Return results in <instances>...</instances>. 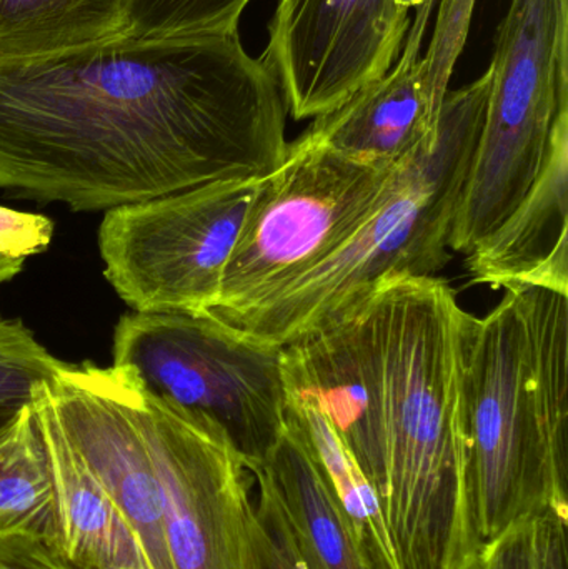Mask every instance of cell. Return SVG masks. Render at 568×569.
Instances as JSON below:
<instances>
[{"label": "cell", "instance_id": "cell-1", "mask_svg": "<svg viewBox=\"0 0 568 569\" xmlns=\"http://www.w3.org/2000/svg\"><path fill=\"white\" fill-rule=\"evenodd\" d=\"M287 103L239 30L0 60V192L99 212L287 156Z\"/></svg>", "mask_w": 568, "mask_h": 569}, {"label": "cell", "instance_id": "cell-2", "mask_svg": "<svg viewBox=\"0 0 568 569\" xmlns=\"http://www.w3.org/2000/svg\"><path fill=\"white\" fill-rule=\"evenodd\" d=\"M379 373L380 508L399 569H474L477 533L460 420L464 308L439 277L363 297Z\"/></svg>", "mask_w": 568, "mask_h": 569}, {"label": "cell", "instance_id": "cell-3", "mask_svg": "<svg viewBox=\"0 0 568 569\" xmlns=\"http://www.w3.org/2000/svg\"><path fill=\"white\" fill-rule=\"evenodd\" d=\"M460 420L480 545L549 510L568 515V293L506 288L464 310Z\"/></svg>", "mask_w": 568, "mask_h": 569}, {"label": "cell", "instance_id": "cell-4", "mask_svg": "<svg viewBox=\"0 0 568 569\" xmlns=\"http://www.w3.org/2000/svg\"><path fill=\"white\" fill-rule=\"evenodd\" d=\"M490 69L447 92L436 132L402 160L379 209L329 257L240 310L212 315L259 343L286 347L380 284L434 277L450 233L489 102Z\"/></svg>", "mask_w": 568, "mask_h": 569}, {"label": "cell", "instance_id": "cell-5", "mask_svg": "<svg viewBox=\"0 0 568 569\" xmlns=\"http://www.w3.org/2000/svg\"><path fill=\"white\" fill-rule=\"evenodd\" d=\"M568 0H512L449 247L469 257L520 209L568 146Z\"/></svg>", "mask_w": 568, "mask_h": 569}, {"label": "cell", "instance_id": "cell-6", "mask_svg": "<svg viewBox=\"0 0 568 569\" xmlns=\"http://www.w3.org/2000/svg\"><path fill=\"white\" fill-rule=\"evenodd\" d=\"M113 365L167 403L223 431L246 465L263 460L287 425L282 347L259 343L210 313L123 315Z\"/></svg>", "mask_w": 568, "mask_h": 569}, {"label": "cell", "instance_id": "cell-7", "mask_svg": "<svg viewBox=\"0 0 568 569\" xmlns=\"http://www.w3.org/2000/svg\"><path fill=\"white\" fill-rule=\"evenodd\" d=\"M399 163L369 162L300 136L263 177L207 313L240 310L339 249L386 199Z\"/></svg>", "mask_w": 568, "mask_h": 569}, {"label": "cell", "instance_id": "cell-8", "mask_svg": "<svg viewBox=\"0 0 568 569\" xmlns=\"http://www.w3.org/2000/svg\"><path fill=\"white\" fill-rule=\"evenodd\" d=\"M262 179L216 180L107 210V282L137 313H207Z\"/></svg>", "mask_w": 568, "mask_h": 569}, {"label": "cell", "instance_id": "cell-9", "mask_svg": "<svg viewBox=\"0 0 568 569\" xmlns=\"http://www.w3.org/2000/svg\"><path fill=\"white\" fill-rule=\"evenodd\" d=\"M132 375L137 418L162 487L173 569H253L246 460L216 425L167 403Z\"/></svg>", "mask_w": 568, "mask_h": 569}, {"label": "cell", "instance_id": "cell-10", "mask_svg": "<svg viewBox=\"0 0 568 569\" xmlns=\"http://www.w3.org/2000/svg\"><path fill=\"white\" fill-rule=\"evenodd\" d=\"M409 26L397 0H279L262 57L290 116L317 119L392 69Z\"/></svg>", "mask_w": 568, "mask_h": 569}, {"label": "cell", "instance_id": "cell-11", "mask_svg": "<svg viewBox=\"0 0 568 569\" xmlns=\"http://www.w3.org/2000/svg\"><path fill=\"white\" fill-rule=\"evenodd\" d=\"M442 102L419 50L403 49L386 76L313 119L302 136L356 159L399 163L434 136Z\"/></svg>", "mask_w": 568, "mask_h": 569}, {"label": "cell", "instance_id": "cell-12", "mask_svg": "<svg viewBox=\"0 0 568 569\" xmlns=\"http://www.w3.org/2000/svg\"><path fill=\"white\" fill-rule=\"evenodd\" d=\"M42 383L32 405L52 478L57 547L82 569H150L136 535L63 433Z\"/></svg>", "mask_w": 568, "mask_h": 569}, {"label": "cell", "instance_id": "cell-13", "mask_svg": "<svg viewBox=\"0 0 568 569\" xmlns=\"http://www.w3.org/2000/svg\"><path fill=\"white\" fill-rule=\"evenodd\" d=\"M247 467L259 468L272 485L307 569H376L289 413L272 450Z\"/></svg>", "mask_w": 568, "mask_h": 569}, {"label": "cell", "instance_id": "cell-14", "mask_svg": "<svg viewBox=\"0 0 568 569\" xmlns=\"http://www.w3.org/2000/svg\"><path fill=\"white\" fill-rule=\"evenodd\" d=\"M130 0H0V60L36 59L123 37Z\"/></svg>", "mask_w": 568, "mask_h": 569}, {"label": "cell", "instance_id": "cell-15", "mask_svg": "<svg viewBox=\"0 0 568 569\" xmlns=\"http://www.w3.org/2000/svg\"><path fill=\"white\" fill-rule=\"evenodd\" d=\"M287 413L306 438L357 540L376 569H399L380 500L316 401L289 395Z\"/></svg>", "mask_w": 568, "mask_h": 569}, {"label": "cell", "instance_id": "cell-16", "mask_svg": "<svg viewBox=\"0 0 568 569\" xmlns=\"http://www.w3.org/2000/svg\"><path fill=\"white\" fill-rule=\"evenodd\" d=\"M0 530L33 531L57 545L52 478L32 401L0 427Z\"/></svg>", "mask_w": 568, "mask_h": 569}, {"label": "cell", "instance_id": "cell-17", "mask_svg": "<svg viewBox=\"0 0 568 569\" xmlns=\"http://www.w3.org/2000/svg\"><path fill=\"white\" fill-rule=\"evenodd\" d=\"M250 0H130L123 37L166 39L237 32Z\"/></svg>", "mask_w": 568, "mask_h": 569}, {"label": "cell", "instance_id": "cell-18", "mask_svg": "<svg viewBox=\"0 0 568 569\" xmlns=\"http://www.w3.org/2000/svg\"><path fill=\"white\" fill-rule=\"evenodd\" d=\"M63 365L22 320L0 315V427L32 401L37 385Z\"/></svg>", "mask_w": 568, "mask_h": 569}, {"label": "cell", "instance_id": "cell-19", "mask_svg": "<svg viewBox=\"0 0 568 569\" xmlns=\"http://www.w3.org/2000/svg\"><path fill=\"white\" fill-rule=\"evenodd\" d=\"M252 475L253 569H307L279 498L257 467Z\"/></svg>", "mask_w": 568, "mask_h": 569}, {"label": "cell", "instance_id": "cell-20", "mask_svg": "<svg viewBox=\"0 0 568 569\" xmlns=\"http://www.w3.org/2000/svg\"><path fill=\"white\" fill-rule=\"evenodd\" d=\"M476 0H446L440 7L436 33L422 57L437 96L449 92L450 77L466 46Z\"/></svg>", "mask_w": 568, "mask_h": 569}, {"label": "cell", "instance_id": "cell-21", "mask_svg": "<svg viewBox=\"0 0 568 569\" xmlns=\"http://www.w3.org/2000/svg\"><path fill=\"white\" fill-rule=\"evenodd\" d=\"M52 239V220L0 206V256L27 260L46 252Z\"/></svg>", "mask_w": 568, "mask_h": 569}, {"label": "cell", "instance_id": "cell-22", "mask_svg": "<svg viewBox=\"0 0 568 569\" xmlns=\"http://www.w3.org/2000/svg\"><path fill=\"white\" fill-rule=\"evenodd\" d=\"M0 569H82L56 543L29 530H0Z\"/></svg>", "mask_w": 568, "mask_h": 569}, {"label": "cell", "instance_id": "cell-23", "mask_svg": "<svg viewBox=\"0 0 568 569\" xmlns=\"http://www.w3.org/2000/svg\"><path fill=\"white\" fill-rule=\"evenodd\" d=\"M474 569H537L534 520L520 521L484 545Z\"/></svg>", "mask_w": 568, "mask_h": 569}, {"label": "cell", "instance_id": "cell-24", "mask_svg": "<svg viewBox=\"0 0 568 569\" xmlns=\"http://www.w3.org/2000/svg\"><path fill=\"white\" fill-rule=\"evenodd\" d=\"M537 569H568V515L549 510L534 518Z\"/></svg>", "mask_w": 568, "mask_h": 569}, {"label": "cell", "instance_id": "cell-25", "mask_svg": "<svg viewBox=\"0 0 568 569\" xmlns=\"http://www.w3.org/2000/svg\"><path fill=\"white\" fill-rule=\"evenodd\" d=\"M402 7L407 9H417L416 20L407 33L406 43L409 46L420 47L422 43L423 30H426L427 20H429L430 10H432L434 0H397Z\"/></svg>", "mask_w": 568, "mask_h": 569}, {"label": "cell", "instance_id": "cell-26", "mask_svg": "<svg viewBox=\"0 0 568 569\" xmlns=\"http://www.w3.org/2000/svg\"><path fill=\"white\" fill-rule=\"evenodd\" d=\"M26 260L0 256V284L10 282L19 276Z\"/></svg>", "mask_w": 568, "mask_h": 569}]
</instances>
